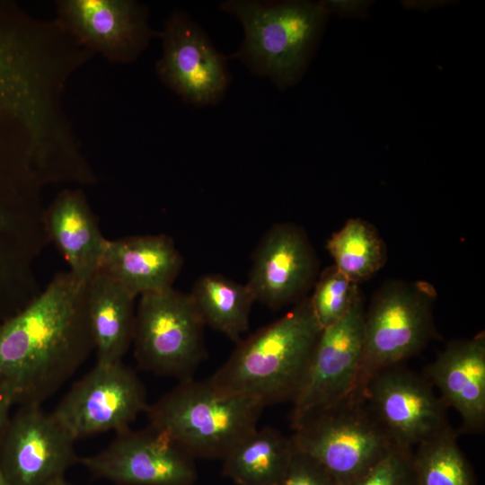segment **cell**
Masks as SVG:
<instances>
[{"mask_svg":"<svg viewBox=\"0 0 485 485\" xmlns=\"http://www.w3.org/2000/svg\"><path fill=\"white\" fill-rule=\"evenodd\" d=\"M86 284L58 273L1 327L0 396L12 405H41L94 349Z\"/></svg>","mask_w":485,"mask_h":485,"instance_id":"1","label":"cell"},{"mask_svg":"<svg viewBox=\"0 0 485 485\" xmlns=\"http://www.w3.org/2000/svg\"><path fill=\"white\" fill-rule=\"evenodd\" d=\"M322 328L305 296L275 322L238 345L207 379L220 392L253 399L264 407L292 401Z\"/></svg>","mask_w":485,"mask_h":485,"instance_id":"2","label":"cell"},{"mask_svg":"<svg viewBox=\"0 0 485 485\" xmlns=\"http://www.w3.org/2000/svg\"><path fill=\"white\" fill-rule=\"evenodd\" d=\"M265 407L216 390L208 379L181 381L148 406L149 427L165 434L194 459H220L258 427Z\"/></svg>","mask_w":485,"mask_h":485,"instance_id":"3","label":"cell"},{"mask_svg":"<svg viewBox=\"0 0 485 485\" xmlns=\"http://www.w3.org/2000/svg\"><path fill=\"white\" fill-rule=\"evenodd\" d=\"M220 9L237 18L244 38L230 57L278 87L300 78L326 15L324 4L226 0Z\"/></svg>","mask_w":485,"mask_h":485,"instance_id":"4","label":"cell"},{"mask_svg":"<svg viewBox=\"0 0 485 485\" xmlns=\"http://www.w3.org/2000/svg\"><path fill=\"white\" fill-rule=\"evenodd\" d=\"M436 298V288L424 280L391 279L375 291L365 310L363 352L350 396L361 397L374 375L401 365L437 338Z\"/></svg>","mask_w":485,"mask_h":485,"instance_id":"5","label":"cell"},{"mask_svg":"<svg viewBox=\"0 0 485 485\" xmlns=\"http://www.w3.org/2000/svg\"><path fill=\"white\" fill-rule=\"evenodd\" d=\"M294 448L348 485L385 456L394 444L363 397L321 407L292 426Z\"/></svg>","mask_w":485,"mask_h":485,"instance_id":"6","label":"cell"},{"mask_svg":"<svg viewBox=\"0 0 485 485\" xmlns=\"http://www.w3.org/2000/svg\"><path fill=\"white\" fill-rule=\"evenodd\" d=\"M204 327L189 294L172 287L140 295L132 340L138 366L180 382L193 378L207 356Z\"/></svg>","mask_w":485,"mask_h":485,"instance_id":"7","label":"cell"},{"mask_svg":"<svg viewBox=\"0 0 485 485\" xmlns=\"http://www.w3.org/2000/svg\"><path fill=\"white\" fill-rule=\"evenodd\" d=\"M148 406L145 386L131 368L122 362H97L51 413L76 440L125 430Z\"/></svg>","mask_w":485,"mask_h":485,"instance_id":"8","label":"cell"},{"mask_svg":"<svg viewBox=\"0 0 485 485\" xmlns=\"http://www.w3.org/2000/svg\"><path fill=\"white\" fill-rule=\"evenodd\" d=\"M158 36L163 52L155 71L162 83L184 102L197 107L217 105L232 81L228 57L215 48L184 11L172 12Z\"/></svg>","mask_w":485,"mask_h":485,"instance_id":"9","label":"cell"},{"mask_svg":"<svg viewBox=\"0 0 485 485\" xmlns=\"http://www.w3.org/2000/svg\"><path fill=\"white\" fill-rule=\"evenodd\" d=\"M365 310L360 293L340 321L322 330L291 401V426L310 412L352 395L363 352Z\"/></svg>","mask_w":485,"mask_h":485,"instance_id":"10","label":"cell"},{"mask_svg":"<svg viewBox=\"0 0 485 485\" xmlns=\"http://www.w3.org/2000/svg\"><path fill=\"white\" fill-rule=\"evenodd\" d=\"M361 397L397 447L413 451L450 427L447 407L433 385L401 365L374 375Z\"/></svg>","mask_w":485,"mask_h":485,"instance_id":"11","label":"cell"},{"mask_svg":"<svg viewBox=\"0 0 485 485\" xmlns=\"http://www.w3.org/2000/svg\"><path fill=\"white\" fill-rule=\"evenodd\" d=\"M78 462L119 485H193L197 480L195 459L151 427L118 432L104 449Z\"/></svg>","mask_w":485,"mask_h":485,"instance_id":"12","label":"cell"},{"mask_svg":"<svg viewBox=\"0 0 485 485\" xmlns=\"http://www.w3.org/2000/svg\"><path fill=\"white\" fill-rule=\"evenodd\" d=\"M75 440L40 405H22L0 438V468L10 485H48L78 462Z\"/></svg>","mask_w":485,"mask_h":485,"instance_id":"13","label":"cell"},{"mask_svg":"<svg viewBox=\"0 0 485 485\" xmlns=\"http://www.w3.org/2000/svg\"><path fill=\"white\" fill-rule=\"evenodd\" d=\"M55 22L80 45L112 63L135 61L158 36L146 5L133 0H60Z\"/></svg>","mask_w":485,"mask_h":485,"instance_id":"14","label":"cell"},{"mask_svg":"<svg viewBox=\"0 0 485 485\" xmlns=\"http://www.w3.org/2000/svg\"><path fill=\"white\" fill-rule=\"evenodd\" d=\"M319 260L304 230L292 223L271 226L252 257L247 287L271 309L296 304L318 278Z\"/></svg>","mask_w":485,"mask_h":485,"instance_id":"15","label":"cell"},{"mask_svg":"<svg viewBox=\"0 0 485 485\" xmlns=\"http://www.w3.org/2000/svg\"><path fill=\"white\" fill-rule=\"evenodd\" d=\"M445 405L456 410L464 432L485 426V333L451 340L425 370Z\"/></svg>","mask_w":485,"mask_h":485,"instance_id":"16","label":"cell"},{"mask_svg":"<svg viewBox=\"0 0 485 485\" xmlns=\"http://www.w3.org/2000/svg\"><path fill=\"white\" fill-rule=\"evenodd\" d=\"M182 257L165 234L107 240L99 269L136 297L172 287Z\"/></svg>","mask_w":485,"mask_h":485,"instance_id":"17","label":"cell"},{"mask_svg":"<svg viewBox=\"0 0 485 485\" xmlns=\"http://www.w3.org/2000/svg\"><path fill=\"white\" fill-rule=\"evenodd\" d=\"M48 237L70 267L69 272L87 283L99 269L106 239L80 190L60 192L44 212Z\"/></svg>","mask_w":485,"mask_h":485,"instance_id":"18","label":"cell"},{"mask_svg":"<svg viewBox=\"0 0 485 485\" xmlns=\"http://www.w3.org/2000/svg\"><path fill=\"white\" fill-rule=\"evenodd\" d=\"M135 299L100 269L87 282V312L97 362H122L133 340Z\"/></svg>","mask_w":485,"mask_h":485,"instance_id":"19","label":"cell"},{"mask_svg":"<svg viewBox=\"0 0 485 485\" xmlns=\"http://www.w3.org/2000/svg\"><path fill=\"white\" fill-rule=\"evenodd\" d=\"M294 451L279 430L257 427L222 459L223 474L236 485H279Z\"/></svg>","mask_w":485,"mask_h":485,"instance_id":"20","label":"cell"},{"mask_svg":"<svg viewBox=\"0 0 485 485\" xmlns=\"http://www.w3.org/2000/svg\"><path fill=\"white\" fill-rule=\"evenodd\" d=\"M189 295L205 326L239 342L248 331L254 296L246 284L219 274H206L194 283Z\"/></svg>","mask_w":485,"mask_h":485,"instance_id":"21","label":"cell"},{"mask_svg":"<svg viewBox=\"0 0 485 485\" xmlns=\"http://www.w3.org/2000/svg\"><path fill=\"white\" fill-rule=\"evenodd\" d=\"M334 266L358 285L386 263L387 248L376 228L361 218H350L327 242Z\"/></svg>","mask_w":485,"mask_h":485,"instance_id":"22","label":"cell"},{"mask_svg":"<svg viewBox=\"0 0 485 485\" xmlns=\"http://www.w3.org/2000/svg\"><path fill=\"white\" fill-rule=\"evenodd\" d=\"M412 469L415 485H476L451 427L415 447Z\"/></svg>","mask_w":485,"mask_h":485,"instance_id":"23","label":"cell"},{"mask_svg":"<svg viewBox=\"0 0 485 485\" xmlns=\"http://www.w3.org/2000/svg\"><path fill=\"white\" fill-rule=\"evenodd\" d=\"M358 285L350 281L334 265L323 269L314 283L311 302L322 328L340 321L360 294Z\"/></svg>","mask_w":485,"mask_h":485,"instance_id":"24","label":"cell"},{"mask_svg":"<svg viewBox=\"0 0 485 485\" xmlns=\"http://www.w3.org/2000/svg\"><path fill=\"white\" fill-rule=\"evenodd\" d=\"M412 452L395 446L348 485H415Z\"/></svg>","mask_w":485,"mask_h":485,"instance_id":"25","label":"cell"},{"mask_svg":"<svg viewBox=\"0 0 485 485\" xmlns=\"http://www.w3.org/2000/svg\"><path fill=\"white\" fill-rule=\"evenodd\" d=\"M279 485L339 484L316 461L295 449L288 468Z\"/></svg>","mask_w":485,"mask_h":485,"instance_id":"26","label":"cell"},{"mask_svg":"<svg viewBox=\"0 0 485 485\" xmlns=\"http://www.w3.org/2000/svg\"><path fill=\"white\" fill-rule=\"evenodd\" d=\"M12 404L9 401L0 396V438L9 423V410Z\"/></svg>","mask_w":485,"mask_h":485,"instance_id":"27","label":"cell"},{"mask_svg":"<svg viewBox=\"0 0 485 485\" xmlns=\"http://www.w3.org/2000/svg\"><path fill=\"white\" fill-rule=\"evenodd\" d=\"M48 485H72L71 483H69L68 481H66L65 480V478H60L53 482H51L50 484Z\"/></svg>","mask_w":485,"mask_h":485,"instance_id":"28","label":"cell"},{"mask_svg":"<svg viewBox=\"0 0 485 485\" xmlns=\"http://www.w3.org/2000/svg\"><path fill=\"white\" fill-rule=\"evenodd\" d=\"M0 485H10L7 478L0 468Z\"/></svg>","mask_w":485,"mask_h":485,"instance_id":"29","label":"cell"}]
</instances>
